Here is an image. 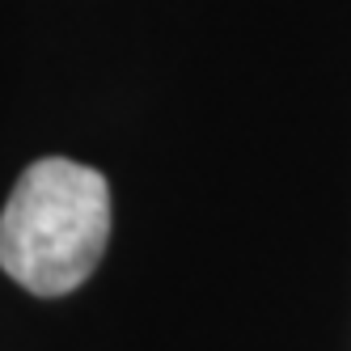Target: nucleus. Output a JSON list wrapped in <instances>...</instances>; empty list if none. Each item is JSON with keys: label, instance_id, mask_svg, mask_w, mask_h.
Segmentation results:
<instances>
[{"label": "nucleus", "instance_id": "f257e3e1", "mask_svg": "<svg viewBox=\"0 0 351 351\" xmlns=\"http://www.w3.org/2000/svg\"><path fill=\"white\" fill-rule=\"evenodd\" d=\"M110 241V186L97 169L43 157L0 212V267L34 296L81 288Z\"/></svg>", "mask_w": 351, "mask_h": 351}]
</instances>
